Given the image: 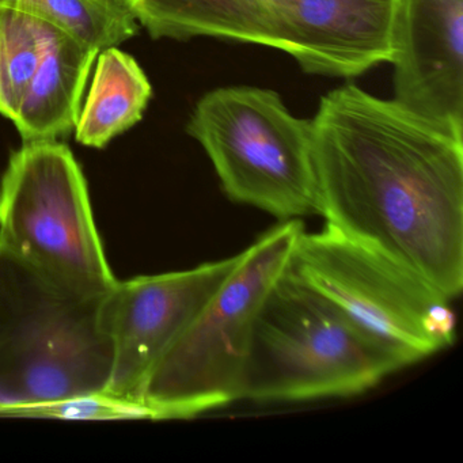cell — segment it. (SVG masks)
Here are the masks:
<instances>
[{"mask_svg": "<svg viewBox=\"0 0 463 463\" xmlns=\"http://www.w3.org/2000/svg\"><path fill=\"white\" fill-rule=\"evenodd\" d=\"M317 205L326 226L421 276L463 288V137L354 83L319 99Z\"/></svg>", "mask_w": 463, "mask_h": 463, "instance_id": "obj_1", "label": "cell"}, {"mask_svg": "<svg viewBox=\"0 0 463 463\" xmlns=\"http://www.w3.org/2000/svg\"><path fill=\"white\" fill-rule=\"evenodd\" d=\"M154 39L273 48L306 74L360 77L390 63L398 0H127Z\"/></svg>", "mask_w": 463, "mask_h": 463, "instance_id": "obj_2", "label": "cell"}, {"mask_svg": "<svg viewBox=\"0 0 463 463\" xmlns=\"http://www.w3.org/2000/svg\"><path fill=\"white\" fill-rule=\"evenodd\" d=\"M99 302L0 243V414L107 392L113 349Z\"/></svg>", "mask_w": 463, "mask_h": 463, "instance_id": "obj_3", "label": "cell"}, {"mask_svg": "<svg viewBox=\"0 0 463 463\" xmlns=\"http://www.w3.org/2000/svg\"><path fill=\"white\" fill-rule=\"evenodd\" d=\"M305 232L281 221L241 253L218 291L156 362L143 389L148 419H189L242 400L254 325Z\"/></svg>", "mask_w": 463, "mask_h": 463, "instance_id": "obj_4", "label": "cell"}, {"mask_svg": "<svg viewBox=\"0 0 463 463\" xmlns=\"http://www.w3.org/2000/svg\"><path fill=\"white\" fill-rule=\"evenodd\" d=\"M398 370L392 357L288 268L257 317L242 400L349 397Z\"/></svg>", "mask_w": 463, "mask_h": 463, "instance_id": "obj_5", "label": "cell"}, {"mask_svg": "<svg viewBox=\"0 0 463 463\" xmlns=\"http://www.w3.org/2000/svg\"><path fill=\"white\" fill-rule=\"evenodd\" d=\"M186 132L204 148L224 194L280 221L316 213L313 124L272 89L226 86L194 105Z\"/></svg>", "mask_w": 463, "mask_h": 463, "instance_id": "obj_6", "label": "cell"}, {"mask_svg": "<svg viewBox=\"0 0 463 463\" xmlns=\"http://www.w3.org/2000/svg\"><path fill=\"white\" fill-rule=\"evenodd\" d=\"M289 269L401 368L454 344L457 318L449 298L332 227L303 232Z\"/></svg>", "mask_w": 463, "mask_h": 463, "instance_id": "obj_7", "label": "cell"}, {"mask_svg": "<svg viewBox=\"0 0 463 463\" xmlns=\"http://www.w3.org/2000/svg\"><path fill=\"white\" fill-rule=\"evenodd\" d=\"M0 243L86 299H102L118 283L85 175L61 140L24 142L10 156L0 183Z\"/></svg>", "mask_w": 463, "mask_h": 463, "instance_id": "obj_8", "label": "cell"}, {"mask_svg": "<svg viewBox=\"0 0 463 463\" xmlns=\"http://www.w3.org/2000/svg\"><path fill=\"white\" fill-rule=\"evenodd\" d=\"M240 259L241 253L180 272L118 280L99 302V325L113 349L104 394L143 408V389L154 365Z\"/></svg>", "mask_w": 463, "mask_h": 463, "instance_id": "obj_9", "label": "cell"}, {"mask_svg": "<svg viewBox=\"0 0 463 463\" xmlns=\"http://www.w3.org/2000/svg\"><path fill=\"white\" fill-rule=\"evenodd\" d=\"M394 101L463 137V0H398Z\"/></svg>", "mask_w": 463, "mask_h": 463, "instance_id": "obj_10", "label": "cell"}, {"mask_svg": "<svg viewBox=\"0 0 463 463\" xmlns=\"http://www.w3.org/2000/svg\"><path fill=\"white\" fill-rule=\"evenodd\" d=\"M99 50L55 29L15 116L24 142L61 140L75 129Z\"/></svg>", "mask_w": 463, "mask_h": 463, "instance_id": "obj_11", "label": "cell"}, {"mask_svg": "<svg viewBox=\"0 0 463 463\" xmlns=\"http://www.w3.org/2000/svg\"><path fill=\"white\" fill-rule=\"evenodd\" d=\"M96 61L74 132L80 145L104 148L142 120L153 86L137 59L120 48L99 51Z\"/></svg>", "mask_w": 463, "mask_h": 463, "instance_id": "obj_12", "label": "cell"}, {"mask_svg": "<svg viewBox=\"0 0 463 463\" xmlns=\"http://www.w3.org/2000/svg\"><path fill=\"white\" fill-rule=\"evenodd\" d=\"M101 51L118 47L139 32L127 0H0Z\"/></svg>", "mask_w": 463, "mask_h": 463, "instance_id": "obj_13", "label": "cell"}, {"mask_svg": "<svg viewBox=\"0 0 463 463\" xmlns=\"http://www.w3.org/2000/svg\"><path fill=\"white\" fill-rule=\"evenodd\" d=\"M55 29L26 13L0 7V115L14 120Z\"/></svg>", "mask_w": 463, "mask_h": 463, "instance_id": "obj_14", "label": "cell"}, {"mask_svg": "<svg viewBox=\"0 0 463 463\" xmlns=\"http://www.w3.org/2000/svg\"><path fill=\"white\" fill-rule=\"evenodd\" d=\"M25 416L61 417L71 420L142 419L147 411L142 406L115 400L107 394L89 395L75 400L61 401L32 409Z\"/></svg>", "mask_w": 463, "mask_h": 463, "instance_id": "obj_15", "label": "cell"}]
</instances>
